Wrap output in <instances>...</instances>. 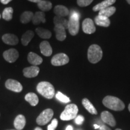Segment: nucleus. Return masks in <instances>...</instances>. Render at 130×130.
<instances>
[{
    "label": "nucleus",
    "instance_id": "nucleus-1",
    "mask_svg": "<svg viewBox=\"0 0 130 130\" xmlns=\"http://www.w3.org/2000/svg\"><path fill=\"white\" fill-rule=\"evenodd\" d=\"M104 105L114 111H122L125 108V104L118 98L107 96L102 101Z\"/></svg>",
    "mask_w": 130,
    "mask_h": 130
},
{
    "label": "nucleus",
    "instance_id": "nucleus-2",
    "mask_svg": "<svg viewBox=\"0 0 130 130\" xmlns=\"http://www.w3.org/2000/svg\"><path fill=\"white\" fill-rule=\"evenodd\" d=\"M39 93L46 99H52L55 95V89L54 86L47 81H42L37 84L36 87Z\"/></svg>",
    "mask_w": 130,
    "mask_h": 130
},
{
    "label": "nucleus",
    "instance_id": "nucleus-3",
    "mask_svg": "<svg viewBox=\"0 0 130 130\" xmlns=\"http://www.w3.org/2000/svg\"><path fill=\"white\" fill-rule=\"evenodd\" d=\"M89 61L92 63H98L102 57V51L98 45H92L89 46L87 52Z\"/></svg>",
    "mask_w": 130,
    "mask_h": 130
},
{
    "label": "nucleus",
    "instance_id": "nucleus-4",
    "mask_svg": "<svg viewBox=\"0 0 130 130\" xmlns=\"http://www.w3.org/2000/svg\"><path fill=\"white\" fill-rule=\"evenodd\" d=\"M68 30L72 36H75L78 33L79 29V14L78 13L73 12L68 21Z\"/></svg>",
    "mask_w": 130,
    "mask_h": 130
},
{
    "label": "nucleus",
    "instance_id": "nucleus-5",
    "mask_svg": "<svg viewBox=\"0 0 130 130\" xmlns=\"http://www.w3.org/2000/svg\"><path fill=\"white\" fill-rule=\"evenodd\" d=\"M78 108L74 104H68L65 107L64 111L61 113L60 119L62 121H70L77 116Z\"/></svg>",
    "mask_w": 130,
    "mask_h": 130
},
{
    "label": "nucleus",
    "instance_id": "nucleus-6",
    "mask_svg": "<svg viewBox=\"0 0 130 130\" xmlns=\"http://www.w3.org/2000/svg\"><path fill=\"white\" fill-rule=\"evenodd\" d=\"M54 115L53 110L51 108H47L43 110L36 119V122L39 125H45L48 123L53 118Z\"/></svg>",
    "mask_w": 130,
    "mask_h": 130
},
{
    "label": "nucleus",
    "instance_id": "nucleus-7",
    "mask_svg": "<svg viewBox=\"0 0 130 130\" xmlns=\"http://www.w3.org/2000/svg\"><path fill=\"white\" fill-rule=\"evenodd\" d=\"M69 58L64 53H59L53 56L51 59V64L55 66H60L69 63Z\"/></svg>",
    "mask_w": 130,
    "mask_h": 130
},
{
    "label": "nucleus",
    "instance_id": "nucleus-8",
    "mask_svg": "<svg viewBox=\"0 0 130 130\" xmlns=\"http://www.w3.org/2000/svg\"><path fill=\"white\" fill-rule=\"evenodd\" d=\"M5 86H6V87L7 89L13 91V92H17V93L21 92L22 90V89H23L22 84L19 81L13 79H7L6 81Z\"/></svg>",
    "mask_w": 130,
    "mask_h": 130
},
{
    "label": "nucleus",
    "instance_id": "nucleus-9",
    "mask_svg": "<svg viewBox=\"0 0 130 130\" xmlns=\"http://www.w3.org/2000/svg\"><path fill=\"white\" fill-rule=\"evenodd\" d=\"M3 57L7 62L14 63L19 57V53L15 49H9L3 53Z\"/></svg>",
    "mask_w": 130,
    "mask_h": 130
},
{
    "label": "nucleus",
    "instance_id": "nucleus-10",
    "mask_svg": "<svg viewBox=\"0 0 130 130\" xmlns=\"http://www.w3.org/2000/svg\"><path fill=\"white\" fill-rule=\"evenodd\" d=\"M82 27L84 32L89 35L94 33L96 31V27L93 21L90 18L84 19L83 22Z\"/></svg>",
    "mask_w": 130,
    "mask_h": 130
},
{
    "label": "nucleus",
    "instance_id": "nucleus-11",
    "mask_svg": "<svg viewBox=\"0 0 130 130\" xmlns=\"http://www.w3.org/2000/svg\"><path fill=\"white\" fill-rule=\"evenodd\" d=\"M40 69L37 66H31L23 69V74L24 77L27 78H34L37 77L39 73Z\"/></svg>",
    "mask_w": 130,
    "mask_h": 130
},
{
    "label": "nucleus",
    "instance_id": "nucleus-12",
    "mask_svg": "<svg viewBox=\"0 0 130 130\" xmlns=\"http://www.w3.org/2000/svg\"><path fill=\"white\" fill-rule=\"evenodd\" d=\"M101 118L102 121L104 122L107 123V124L111 126H115L116 125V121L114 118L112 114L110 112L107 111H104L101 113Z\"/></svg>",
    "mask_w": 130,
    "mask_h": 130
},
{
    "label": "nucleus",
    "instance_id": "nucleus-13",
    "mask_svg": "<svg viewBox=\"0 0 130 130\" xmlns=\"http://www.w3.org/2000/svg\"><path fill=\"white\" fill-rule=\"evenodd\" d=\"M2 40L3 42L6 44L10 45H17L19 42L18 37L13 34H6V35H3Z\"/></svg>",
    "mask_w": 130,
    "mask_h": 130
},
{
    "label": "nucleus",
    "instance_id": "nucleus-14",
    "mask_svg": "<svg viewBox=\"0 0 130 130\" xmlns=\"http://www.w3.org/2000/svg\"><path fill=\"white\" fill-rule=\"evenodd\" d=\"M27 59H28V62L33 66H38L41 64L43 61V59L41 57L32 52H30L28 53Z\"/></svg>",
    "mask_w": 130,
    "mask_h": 130
},
{
    "label": "nucleus",
    "instance_id": "nucleus-15",
    "mask_svg": "<svg viewBox=\"0 0 130 130\" xmlns=\"http://www.w3.org/2000/svg\"><path fill=\"white\" fill-rule=\"evenodd\" d=\"M54 31L56 32V39L59 41H63L66 37V29L62 25H55Z\"/></svg>",
    "mask_w": 130,
    "mask_h": 130
},
{
    "label": "nucleus",
    "instance_id": "nucleus-16",
    "mask_svg": "<svg viewBox=\"0 0 130 130\" xmlns=\"http://www.w3.org/2000/svg\"><path fill=\"white\" fill-rule=\"evenodd\" d=\"M40 52L44 56L49 57L53 53V50L48 41H43L40 44Z\"/></svg>",
    "mask_w": 130,
    "mask_h": 130
},
{
    "label": "nucleus",
    "instance_id": "nucleus-17",
    "mask_svg": "<svg viewBox=\"0 0 130 130\" xmlns=\"http://www.w3.org/2000/svg\"><path fill=\"white\" fill-rule=\"evenodd\" d=\"M26 119L25 116L22 115H19L16 117L14 121V126L16 129L21 130L25 127Z\"/></svg>",
    "mask_w": 130,
    "mask_h": 130
},
{
    "label": "nucleus",
    "instance_id": "nucleus-18",
    "mask_svg": "<svg viewBox=\"0 0 130 130\" xmlns=\"http://www.w3.org/2000/svg\"><path fill=\"white\" fill-rule=\"evenodd\" d=\"M116 0H104L102 1L101 3H99L94 6L93 7V10L94 12H98L101 10L102 9H104L105 8L110 7L112 4L116 2Z\"/></svg>",
    "mask_w": 130,
    "mask_h": 130
},
{
    "label": "nucleus",
    "instance_id": "nucleus-19",
    "mask_svg": "<svg viewBox=\"0 0 130 130\" xmlns=\"http://www.w3.org/2000/svg\"><path fill=\"white\" fill-rule=\"evenodd\" d=\"M54 12L56 16H61V17H65L69 14V11L68 8L61 5L56 6L54 9Z\"/></svg>",
    "mask_w": 130,
    "mask_h": 130
},
{
    "label": "nucleus",
    "instance_id": "nucleus-20",
    "mask_svg": "<svg viewBox=\"0 0 130 130\" xmlns=\"http://www.w3.org/2000/svg\"><path fill=\"white\" fill-rule=\"evenodd\" d=\"M32 24L35 25H39L41 22L45 23L46 19H45V14L43 12H37L34 14L33 18L32 19Z\"/></svg>",
    "mask_w": 130,
    "mask_h": 130
},
{
    "label": "nucleus",
    "instance_id": "nucleus-21",
    "mask_svg": "<svg viewBox=\"0 0 130 130\" xmlns=\"http://www.w3.org/2000/svg\"><path fill=\"white\" fill-rule=\"evenodd\" d=\"M95 22L96 24L98 26L104 27H108L110 25V21L108 18L98 15L95 17Z\"/></svg>",
    "mask_w": 130,
    "mask_h": 130
},
{
    "label": "nucleus",
    "instance_id": "nucleus-22",
    "mask_svg": "<svg viewBox=\"0 0 130 130\" xmlns=\"http://www.w3.org/2000/svg\"><path fill=\"white\" fill-rule=\"evenodd\" d=\"M34 32L31 30L27 31L21 37V42L24 46H27L34 37Z\"/></svg>",
    "mask_w": 130,
    "mask_h": 130
},
{
    "label": "nucleus",
    "instance_id": "nucleus-23",
    "mask_svg": "<svg viewBox=\"0 0 130 130\" xmlns=\"http://www.w3.org/2000/svg\"><path fill=\"white\" fill-rule=\"evenodd\" d=\"M25 100L30 103L31 106H36L39 103V98L35 93H28L25 95Z\"/></svg>",
    "mask_w": 130,
    "mask_h": 130
},
{
    "label": "nucleus",
    "instance_id": "nucleus-24",
    "mask_svg": "<svg viewBox=\"0 0 130 130\" xmlns=\"http://www.w3.org/2000/svg\"><path fill=\"white\" fill-rule=\"evenodd\" d=\"M82 104L84 107V108L88 111L89 113L92 114V115H97L98 112L96 111V109L95 108L93 104L90 102L88 99L84 98L82 100Z\"/></svg>",
    "mask_w": 130,
    "mask_h": 130
},
{
    "label": "nucleus",
    "instance_id": "nucleus-25",
    "mask_svg": "<svg viewBox=\"0 0 130 130\" xmlns=\"http://www.w3.org/2000/svg\"><path fill=\"white\" fill-rule=\"evenodd\" d=\"M116 9L113 6H110L107 8H105L104 9H102L100 11L98 15L104 16L105 18H109L110 16L113 15V14L116 12Z\"/></svg>",
    "mask_w": 130,
    "mask_h": 130
},
{
    "label": "nucleus",
    "instance_id": "nucleus-26",
    "mask_svg": "<svg viewBox=\"0 0 130 130\" xmlns=\"http://www.w3.org/2000/svg\"><path fill=\"white\" fill-rule=\"evenodd\" d=\"M34 14L33 13L30 12V11H26L22 13V14L21 15L20 21L22 24H27L30 22L31 21H32V18H33Z\"/></svg>",
    "mask_w": 130,
    "mask_h": 130
},
{
    "label": "nucleus",
    "instance_id": "nucleus-27",
    "mask_svg": "<svg viewBox=\"0 0 130 130\" xmlns=\"http://www.w3.org/2000/svg\"><path fill=\"white\" fill-rule=\"evenodd\" d=\"M36 32L37 35L40 38L45 39H50L52 35L50 31L42 28H37L36 29Z\"/></svg>",
    "mask_w": 130,
    "mask_h": 130
},
{
    "label": "nucleus",
    "instance_id": "nucleus-28",
    "mask_svg": "<svg viewBox=\"0 0 130 130\" xmlns=\"http://www.w3.org/2000/svg\"><path fill=\"white\" fill-rule=\"evenodd\" d=\"M37 6L41 10L42 12H46L52 9V3L50 1L42 0L39 3H37Z\"/></svg>",
    "mask_w": 130,
    "mask_h": 130
},
{
    "label": "nucleus",
    "instance_id": "nucleus-29",
    "mask_svg": "<svg viewBox=\"0 0 130 130\" xmlns=\"http://www.w3.org/2000/svg\"><path fill=\"white\" fill-rule=\"evenodd\" d=\"M54 23L55 25H60L64 27L65 29L68 28V21L66 19H65L64 17L56 16L54 18Z\"/></svg>",
    "mask_w": 130,
    "mask_h": 130
},
{
    "label": "nucleus",
    "instance_id": "nucleus-30",
    "mask_svg": "<svg viewBox=\"0 0 130 130\" xmlns=\"http://www.w3.org/2000/svg\"><path fill=\"white\" fill-rule=\"evenodd\" d=\"M13 13V9L12 7H7L4 9L3 12V18L4 20L9 21L12 19Z\"/></svg>",
    "mask_w": 130,
    "mask_h": 130
},
{
    "label": "nucleus",
    "instance_id": "nucleus-31",
    "mask_svg": "<svg viewBox=\"0 0 130 130\" xmlns=\"http://www.w3.org/2000/svg\"><path fill=\"white\" fill-rule=\"evenodd\" d=\"M56 98L58 100H59L60 101L63 102V103H68L71 101L69 98L66 96V95H64V94L61 93L60 92H58L56 95Z\"/></svg>",
    "mask_w": 130,
    "mask_h": 130
},
{
    "label": "nucleus",
    "instance_id": "nucleus-32",
    "mask_svg": "<svg viewBox=\"0 0 130 130\" xmlns=\"http://www.w3.org/2000/svg\"><path fill=\"white\" fill-rule=\"evenodd\" d=\"M93 0H77V4L79 7H86L90 5Z\"/></svg>",
    "mask_w": 130,
    "mask_h": 130
},
{
    "label": "nucleus",
    "instance_id": "nucleus-33",
    "mask_svg": "<svg viewBox=\"0 0 130 130\" xmlns=\"http://www.w3.org/2000/svg\"><path fill=\"white\" fill-rule=\"evenodd\" d=\"M58 125V121L56 119H54L52 121L51 124H50L47 128L48 130H55Z\"/></svg>",
    "mask_w": 130,
    "mask_h": 130
},
{
    "label": "nucleus",
    "instance_id": "nucleus-34",
    "mask_svg": "<svg viewBox=\"0 0 130 130\" xmlns=\"http://www.w3.org/2000/svg\"><path fill=\"white\" fill-rule=\"evenodd\" d=\"M84 121V118L82 115H78L75 118V122L77 125H81Z\"/></svg>",
    "mask_w": 130,
    "mask_h": 130
},
{
    "label": "nucleus",
    "instance_id": "nucleus-35",
    "mask_svg": "<svg viewBox=\"0 0 130 130\" xmlns=\"http://www.w3.org/2000/svg\"><path fill=\"white\" fill-rule=\"evenodd\" d=\"M100 130H111V129H110V128H108V126L105 125H102L101 126L100 128Z\"/></svg>",
    "mask_w": 130,
    "mask_h": 130
},
{
    "label": "nucleus",
    "instance_id": "nucleus-36",
    "mask_svg": "<svg viewBox=\"0 0 130 130\" xmlns=\"http://www.w3.org/2000/svg\"><path fill=\"white\" fill-rule=\"evenodd\" d=\"M12 1V0H0V1L3 4H7L8 3H9Z\"/></svg>",
    "mask_w": 130,
    "mask_h": 130
},
{
    "label": "nucleus",
    "instance_id": "nucleus-37",
    "mask_svg": "<svg viewBox=\"0 0 130 130\" xmlns=\"http://www.w3.org/2000/svg\"><path fill=\"white\" fill-rule=\"evenodd\" d=\"M28 1H31V2H32V3H39L40 1H41L42 0H28Z\"/></svg>",
    "mask_w": 130,
    "mask_h": 130
},
{
    "label": "nucleus",
    "instance_id": "nucleus-38",
    "mask_svg": "<svg viewBox=\"0 0 130 130\" xmlns=\"http://www.w3.org/2000/svg\"><path fill=\"white\" fill-rule=\"evenodd\" d=\"M66 130H73V127L71 125H68L66 127Z\"/></svg>",
    "mask_w": 130,
    "mask_h": 130
},
{
    "label": "nucleus",
    "instance_id": "nucleus-39",
    "mask_svg": "<svg viewBox=\"0 0 130 130\" xmlns=\"http://www.w3.org/2000/svg\"><path fill=\"white\" fill-rule=\"evenodd\" d=\"M93 126H94V128H95V129H98V128H100V126L98 125H97V124H94Z\"/></svg>",
    "mask_w": 130,
    "mask_h": 130
},
{
    "label": "nucleus",
    "instance_id": "nucleus-40",
    "mask_svg": "<svg viewBox=\"0 0 130 130\" xmlns=\"http://www.w3.org/2000/svg\"><path fill=\"white\" fill-rule=\"evenodd\" d=\"M35 130H43L41 128H40V127H36L35 129Z\"/></svg>",
    "mask_w": 130,
    "mask_h": 130
},
{
    "label": "nucleus",
    "instance_id": "nucleus-41",
    "mask_svg": "<svg viewBox=\"0 0 130 130\" xmlns=\"http://www.w3.org/2000/svg\"><path fill=\"white\" fill-rule=\"evenodd\" d=\"M126 1H127V3H128V4H130V0H126Z\"/></svg>",
    "mask_w": 130,
    "mask_h": 130
},
{
    "label": "nucleus",
    "instance_id": "nucleus-42",
    "mask_svg": "<svg viewBox=\"0 0 130 130\" xmlns=\"http://www.w3.org/2000/svg\"><path fill=\"white\" fill-rule=\"evenodd\" d=\"M128 110H129V111L130 112V104H129V105H128Z\"/></svg>",
    "mask_w": 130,
    "mask_h": 130
},
{
    "label": "nucleus",
    "instance_id": "nucleus-43",
    "mask_svg": "<svg viewBox=\"0 0 130 130\" xmlns=\"http://www.w3.org/2000/svg\"><path fill=\"white\" fill-rule=\"evenodd\" d=\"M115 130H122L121 129H119V128H117V129H116Z\"/></svg>",
    "mask_w": 130,
    "mask_h": 130
},
{
    "label": "nucleus",
    "instance_id": "nucleus-44",
    "mask_svg": "<svg viewBox=\"0 0 130 130\" xmlns=\"http://www.w3.org/2000/svg\"><path fill=\"white\" fill-rule=\"evenodd\" d=\"M0 18H1V14H0Z\"/></svg>",
    "mask_w": 130,
    "mask_h": 130
},
{
    "label": "nucleus",
    "instance_id": "nucleus-45",
    "mask_svg": "<svg viewBox=\"0 0 130 130\" xmlns=\"http://www.w3.org/2000/svg\"><path fill=\"white\" fill-rule=\"evenodd\" d=\"M10 130H15V129H10Z\"/></svg>",
    "mask_w": 130,
    "mask_h": 130
}]
</instances>
